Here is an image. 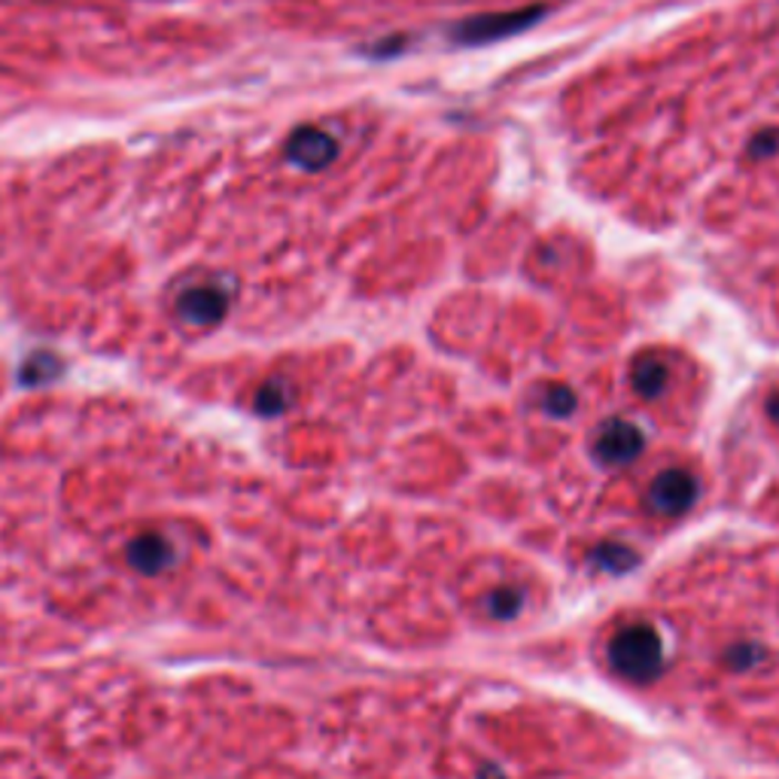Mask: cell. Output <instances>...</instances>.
<instances>
[{
	"label": "cell",
	"mask_w": 779,
	"mask_h": 779,
	"mask_svg": "<svg viewBox=\"0 0 779 779\" xmlns=\"http://www.w3.org/2000/svg\"><path fill=\"white\" fill-rule=\"evenodd\" d=\"M609 661L618 674L634 682H649L661 674V637L649 625H627L609 643Z\"/></svg>",
	"instance_id": "obj_1"
},
{
	"label": "cell",
	"mask_w": 779,
	"mask_h": 779,
	"mask_svg": "<svg viewBox=\"0 0 779 779\" xmlns=\"http://www.w3.org/2000/svg\"><path fill=\"white\" fill-rule=\"evenodd\" d=\"M543 12V7H530V10L475 16V19H466V22L457 24L454 40H457V43H494L499 37L518 34L524 28H530V22H536Z\"/></svg>",
	"instance_id": "obj_2"
},
{
	"label": "cell",
	"mask_w": 779,
	"mask_h": 779,
	"mask_svg": "<svg viewBox=\"0 0 779 779\" xmlns=\"http://www.w3.org/2000/svg\"><path fill=\"white\" fill-rule=\"evenodd\" d=\"M643 451V433L637 424L613 417L597 429L594 438V454L600 457L606 466H625V463L637 461Z\"/></svg>",
	"instance_id": "obj_3"
},
{
	"label": "cell",
	"mask_w": 779,
	"mask_h": 779,
	"mask_svg": "<svg viewBox=\"0 0 779 779\" xmlns=\"http://www.w3.org/2000/svg\"><path fill=\"white\" fill-rule=\"evenodd\" d=\"M338 155V143L332 134H326L323 129L305 125V129H295L286 141V159L293 165L305 168V171H323L330 168Z\"/></svg>",
	"instance_id": "obj_4"
},
{
	"label": "cell",
	"mask_w": 779,
	"mask_h": 779,
	"mask_svg": "<svg viewBox=\"0 0 779 779\" xmlns=\"http://www.w3.org/2000/svg\"><path fill=\"white\" fill-rule=\"evenodd\" d=\"M697 482L685 469H667L649 487V506L658 515H682L695 506Z\"/></svg>",
	"instance_id": "obj_5"
},
{
	"label": "cell",
	"mask_w": 779,
	"mask_h": 779,
	"mask_svg": "<svg viewBox=\"0 0 779 779\" xmlns=\"http://www.w3.org/2000/svg\"><path fill=\"white\" fill-rule=\"evenodd\" d=\"M229 311V293L220 286H192L178 299V314L192 326H216Z\"/></svg>",
	"instance_id": "obj_6"
},
{
	"label": "cell",
	"mask_w": 779,
	"mask_h": 779,
	"mask_svg": "<svg viewBox=\"0 0 779 779\" xmlns=\"http://www.w3.org/2000/svg\"><path fill=\"white\" fill-rule=\"evenodd\" d=\"M174 560L171 555V545L159 536V533H141L138 539L129 543V564L141 573H162Z\"/></svg>",
	"instance_id": "obj_7"
},
{
	"label": "cell",
	"mask_w": 779,
	"mask_h": 779,
	"mask_svg": "<svg viewBox=\"0 0 779 779\" xmlns=\"http://www.w3.org/2000/svg\"><path fill=\"white\" fill-rule=\"evenodd\" d=\"M630 384L637 389L643 399L658 396L667 387V363L658 354L637 356V363L630 368Z\"/></svg>",
	"instance_id": "obj_8"
},
{
	"label": "cell",
	"mask_w": 779,
	"mask_h": 779,
	"mask_svg": "<svg viewBox=\"0 0 779 779\" xmlns=\"http://www.w3.org/2000/svg\"><path fill=\"white\" fill-rule=\"evenodd\" d=\"M594 564L603 569H609V573H625V569H630L634 564H637V555H634L627 545L606 543L594 552Z\"/></svg>",
	"instance_id": "obj_9"
},
{
	"label": "cell",
	"mask_w": 779,
	"mask_h": 779,
	"mask_svg": "<svg viewBox=\"0 0 779 779\" xmlns=\"http://www.w3.org/2000/svg\"><path fill=\"white\" fill-rule=\"evenodd\" d=\"M485 609L490 618H499V621H508L515 618L520 609V594L515 588H496L490 590L485 597Z\"/></svg>",
	"instance_id": "obj_10"
},
{
	"label": "cell",
	"mask_w": 779,
	"mask_h": 779,
	"mask_svg": "<svg viewBox=\"0 0 779 779\" xmlns=\"http://www.w3.org/2000/svg\"><path fill=\"white\" fill-rule=\"evenodd\" d=\"M576 408V396H573V389L569 387H548V393H545V412L557 414V417H567L569 412Z\"/></svg>",
	"instance_id": "obj_11"
},
{
	"label": "cell",
	"mask_w": 779,
	"mask_h": 779,
	"mask_svg": "<svg viewBox=\"0 0 779 779\" xmlns=\"http://www.w3.org/2000/svg\"><path fill=\"white\" fill-rule=\"evenodd\" d=\"M284 405H286L284 384H281V381H269V384L260 389V412L277 414V412H284Z\"/></svg>",
	"instance_id": "obj_12"
},
{
	"label": "cell",
	"mask_w": 779,
	"mask_h": 779,
	"mask_svg": "<svg viewBox=\"0 0 779 779\" xmlns=\"http://www.w3.org/2000/svg\"><path fill=\"white\" fill-rule=\"evenodd\" d=\"M49 372H52V368H49V356L47 354H37V356H31V363H28V366L22 368V378L34 384V381L49 378Z\"/></svg>",
	"instance_id": "obj_13"
}]
</instances>
